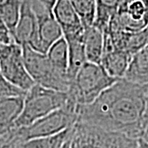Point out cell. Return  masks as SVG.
<instances>
[{
  "label": "cell",
  "mask_w": 148,
  "mask_h": 148,
  "mask_svg": "<svg viewBox=\"0 0 148 148\" xmlns=\"http://www.w3.org/2000/svg\"><path fill=\"white\" fill-rule=\"evenodd\" d=\"M132 55L119 49H113L103 53L101 65L114 79H123L127 72Z\"/></svg>",
  "instance_id": "4fadbf2b"
},
{
  "label": "cell",
  "mask_w": 148,
  "mask_h": 148,
  "mask_svg": "<svg viewBox=\"0 0 148 148\" xmlns=\"http://www.w3.org/2000/svg\"><path fill=\"white\" fill-rule=\"evenodd\" d=\"M13 42L14 40L9 30L6 27L4 22L0 16V44H10Z\"/></svg>",
  "instance_id": "d4e9b609"
},
{
  "label": "cell",
  "mask_w": 148,
  "mask_h": 148,
  "mask_svg": "<svg viewBox=\"0 0 148 148\" xmlns=\"http://www.w3.org/2000/svg\"><path fill=\"white\" fill-rule=\"evenodd\" d=\"M21 8V2L20 0H5L0 5V16L9 30L12 38L20 18Z\"/></svg>",
  "instance_id": "d6986e66"
},
{
  "label": "cell",
  "mask_w": 148,
  "mask_h": 148,
  "mask_svg": "<svg viewBox=\"0 0 148 148\" xmlns=\"http://www.w3.org/2000/svg\"><path fill=\"white\" fill-rule=\"evenodd\" d=\"M84 34V33H83ZM69 48V69L68 77L70 82L73 79L79 69L86 61L85 53L83 36L70 40H65Z\"/></svg>",
  "instance_id": "2e32d148"
},
{
  "label": "cell",
  "mask_w": 148,
  "mask_h": 148,
  "mask_svg": "<svg viewBox=\"0 0 148 148\" xmlns=\"http://www.w3.org/2000/svg\"><path fill=\"white\" fill-rule=\"evenodd\" d=\"M147 86L119 79L90 105L78 106L77 121L138 139Z\"/></svg>",
  "instance_id": "6da1fadb"
},
{
  "label": "cell",
  "mask_w": 148,
  "mask_h": 148,
  "mask_svg": "<svg viewBox=\"0 0 148 148\" xmlns=\"http://www.w3.org/2000/svg\"><path fill=\"white\" fill-rule=\"evenodd\" d=\"M69 99L68 92L58 91L35 84L24 96L23 108L13 128L27 127L65 106Z\"/></svg>",
  "instance_id": "277c9868"
},
{
  "label": "cell",
  "mask_w": 148,
  "mask_h": 148,
  "mask_svg": "<svg viewBox=\"0 0 148 148\" xmlns=\"http://www.w3.org/2000/svg\"><path fill=\"white\" fill-rule=\"evenodd\" d=\"M148 26V0H123L107 27L133 33Z\"/></svg>",
  "instance_id": "ba28073f"
},
{
  "label": "cell",
  "mask_w": 148,
  "mask_h": 148,
  "mask_svg": "<svg viewBox=\"0 0 148 148\" xmlns=\"http://www.w3.org/2000/svg\"><path fill=\"white\" fill-rule=\"evenodd\" d=\"M36 16L38 25L37 39L32 49L38 52L46 53L53 43L63 37V32L53 12H47Z\"/></svg>",
  "instance_id": "30bf717a"
},
{
  "label": "cell",
  "mask_w": 148,
  "mask_h": 148,
  "mask_svg": "<svg viewBox=\"0 0 148 148\" xmlns=\"http://www.w3.org/2000/svg\"><path fill=\"white\" fill-rule=\"evenodd\" d=\"M0 72L7 81L25 91L35 85L24 64L22 47L15 42L0 44Z\"/></svg>",
  "instance_id": "52a82bcc"
},
{
  "label": "cell",
  "mask_w": 148,
  "mask_h": 148,
  "mask_svg": "<svg viewBox=\"0 0 148 148\" xmlns=\"http://www.w3.org/2000/svg\"><path fill=\"white\" fill-rule=\"evenodd\" d=\"M122 2L123 0H96V16L94 25L104 31Z\"/></svg>",
  "instance_id": "ffe728a7"
},
{
  "label": "cell",
  "mask_w": 148,
  "mask_h": 148,
  "mask_svg": "<svg viewBox=\"0 0 148 148\" xmlns=\"http://www.w3.org/2000/svg\"><path fill=\"white\" fill-rule=\"evenodd\" d=\"M0 148H8V146H7V144L1 138H0Z\"/></svg>",
  "instance_id": "83f0119b"
},
{
  "label": "cell",
  "mask_w": 148,
  "mask_h": 148,
  "mask_svg": "<svg viewBox=\"0 0 148 148\" xmlns=\"http://www.w3.org/2000/svg\"><path fill=\"white\" fill-rule=\"evenodd\" d=\"M53 14L65 40L83 36L84 27L70 0H57L53 7Z\"/></svg>",
  "instance_id": "9c48e42d"
},
{
  "label": "cell",
  "mask_w": 148,
  "mask_h": 148,
  "mask_svg": "<svg viewBox=\"0 0 148 148\" xmlns=\"http://www.w3.org/2000/svg\"><path fill=\"white\" fill-rule=\"evenodd\" d=\"M147 45H148V26L139 32H127L125 51L130 55L132 56Z\"/></svg>",
  "instance_id": "7402d4cb"
},
{
  "label": "cell",
  "mask_w": 148,
  "mask_h": 148,
  "mask_svg": "<svg viewBox=\"0 0 148 148\" xmlns=\"http://www.w3.org/2000/svg\"><path fill=\"white\" fill-rule=\"evenodd\" d=\"M24 96H12L0 100V137L14 127L23 108Z\"/></svg>",
  "instance_id": "7c38bea8"
},
{
  "label": "cell",
  "mask_w": 148,
  "mask_h": 148,
  "mask_svg": "<svg viewBox=\"0 0 148 148\" xmlns=\"http://www.w3.org/2000/svg\"><path fill=\"white\" fill-rule=\"evenodd\" d=\"M21 47L26 69L35 84L58 91L69 90V79L55 70L46 53L36 51L27 45Z\"/></svg>",
  "instance_id": "8992f818"
},
{
  "label": "cell",
  "mask_w": 148,
  "mask_h": 148,
  "mask_svg": "<svg viewBox=\"0 0 148 148\" xmlns=\"http://www.w3.org/2000/svg\"><path fill=\"white\" fill-rule=\"evenodd\" d=\"M46 55L55 70L69 78V48L64 36L49 47Z\"/></svg>",
  "instance_id": "ac0fdd59"
},
{
  "label": "cell",
  "mask_w": 148,
  "mask_h": 148,
  "mask_svg": "<svg viewBox=\"0 0 148 148\" xmlns=\"http://www.w3.org/2000/svg\"><path fill=\"white\" fill-rule=\"evenodd\" d=\"M4 1H5V0H0V5H1V4H2V3L4 2Z\"/></svg>",
  "instance_id": "f1b7e54d"
},
{
  "label": "cell",
  "mask_w": 148,
  "mask_h": 148,
  "mask_svg": "<svg viewBox=\"0 0 148 148\" xmlns=\"http://www.w3.org/2000/svg\"><path fill=\"white\" fill-rule=\"evenodd\" d=\"M117 81L101 64L86 62L71 81L67 92L78 106H87Z\"/></svg>",
  "instance_id": "3957f363"
},
{
  "label": "cell",
  "mask_w": 148,
  "mask_h": 148,
  "mask_svg": "<svg viewBox=\"0 0 148 148\" xmlns=\"http://www.w3.org/2000/svg\"><path fill=\"white\" fill-rule=\"evenodd\" d=\"M83 42L86 61L101 64L104 50V32L95 25L85 28Z\"/></svg>",
  "instance_id": "5bb4252c"
},
{
  "label": "cell",
  "mask_w": 148,
  "mask_h": 148,
  "mask_svg": "<svg viewBox=\"0 0 148 148\" xmlns=\"http://www.w3.org/2000/svg\"><path fill=\"white\" fill-rule=\"evenodd\" d=\"M123 79L140 86H148V45L132 55Z\"/></svg>",
  "instance_id": "9a60e30c"
},
{
  "label": "cell",
  "mask_w": 148,
  "mask_h": 148,
  "mask_svg": "<svg viewBox=\"0 0 148 148\" xmlns=\"http://www.w3.org/2000/svg\"><path fill=\"white\" fill-rule=\"evenodd\" d=\"M138 148H148V143L141 139H138Z\"/></svg>",
  "instance_id": "484cf974"
},
{
  "label": "cell",
  "mask_w": 148,
  "mask_h": 148,
  "mask_svg": "<svg viewBox=\"0 0 148 148\" xmlns=\"http://www.w3.org/2000/svg\"><path fill=\"white\" fill-rule=\"evenodd\" d=\"M78 117V106L69 96L65 106L27 127L12 128L5 134L8 148L31 139L51 137L76 124Z\"/></svg>",
  "instance_id": "7a4b0ae2"
},
{
  "label": "cell",
  "mask_w": 148,
  "mask_h": 148,
  "mask_svg": "<svg viewBox=\"0 0 148 148\" xmlns=\"http://www.w3.org/2000/svg\"><path fill=\"white\" fill-rule=\"evenodd\" d=\"M70 141H71V138L69 139V141H67L66 143H64L60 148H70Z\"/></svg>",
  "instance_id": "4316f807"
},
{
  "label": "cell",
  "mask_w": 148,
  "mask_h": 148,
  "mask_svg": "<svg viewBox=\"0 0 148 148\" xmlns=\"http://www.w3.org/2000/svg\"><path fill=\"white\" fill-rule=\"evenodd\" d=\"M70 148H138V139L77 122Z\"/></svg>",
  "instance_id": "5b68a950"
},
{
  "label": "cell",
  "mask_w": 148,
  "mask_h": 148,
  "mask_svg": "<svg viewBox=\"0 0 148 148\" xmlns=\"http://www.w3.org/2000/svg\"><path fill=\"white\" fill-rule=\"evenodd\" d=\"M85 28L94 25L96 16V0H70Z\"/></svg>",
  "instance_id": "44dd1931"
},
{
  "label": "cell",
  "mask_w": 148,
  "mask_h": 148,
  "mask_svg": "<svg viewBox=\"0 0 148 148\" xmlns=\"http://www.w3.org/2000/svg\"><path fill=\"white\" fill-rule=\"evenodd\" d=\"M74 126L51 137L31 139L16 144L10 148H60L72 138L74 132Z\"/></svg>",
  "instance_id": "e0dca14e"
},
{
  "label": "cell",
  "mask_w": 148,
  "mask_h": 148,
  "mask_svg": "<svg viewBox=\"0 0 148 148\" xmlns=\"http://www.w3.org/2000/svg\"><path fill=\"white\" fill-rule=\"evenodd\" d=\"M144 142L148 143V100L147 104V108L143 114L141 126H140V132H139V138Z\"/></svg>",
  "instance_id": "cb8c5ba5"
},
{
  "label": "cell",
  "mask_w": 148,
  "mask_h": 148,
  "mask_svg": "<svg viewBox=\"0 0 148 148\" xmlns=\"http://www.w3.org/2000/svg\"><path fill=\"white\" fill-rule=\"evenodd\" d=\"M27 91L21 90L7 81L0 72V100L12 96L25 95Z\"/></svg>",
  "instance_id": "603a6c76"
},
{
  "label": "cell",
  "mask_w": 148,
  "mask_h": 148,
  "mask_svg": "<svg viewBox=\"0 0 148 148\" xmlns=\"http://www.w3.org/2000/svg\"><path fill=\"white\" fill-rule=\"evenodd\" d=\"M37 26L36 16L31 6L25 1L21 2V15L13 35L14 42L33 47L36 42Z\"/></svg>",
  "instance_id": "8fae6325"
}]
</instances>
